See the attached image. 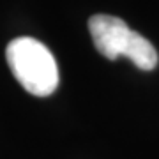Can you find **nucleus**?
<instances>
[{
    "mask_svg": "<svg viewBox=\"0 0 159 159\" xmlns=\"http://www.w3.org/2000/svg\"><path fill=\"white\" fill-rule=\"evenodd\" d=\"M89 30L96 50L102 57L110 60L125 57L142 71L156 69L159 57L152 43L142 34L131 30L127 23L120 18L110 14H94L89 20Z\"/></svg>",
    "mask_w": 159,
    "mask_h": 159,
    "instance_id": "obj_1",
    "label": "nucleus"
},
{
    "mask_svg": "<svg viewBox=\"0 0 159 159\" xmlns=\"http://www.w3.org/2000/svg\"><path fill=\"white\" fill-rule=\"evenodd\" d=\"M7 64L20 85L32 96H51L58 85L55 57L43 43L32 37H18L7 44Z\"/></svg>",
    "mask_w": 159,
    "mask_h": 159,
    "instance_id": "obj_2",
    "label": "nucleus"
}]
</instances>
